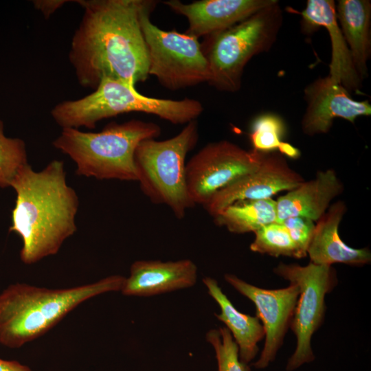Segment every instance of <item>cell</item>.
Segmentation results:
<instances>
[{
    "label": "cell",
    "instance_id": "cell-26",
    "mask_svg": "<svg viewBox=\"0 0 371 371\" xmlns=\"http://www.w3.org/2000/svg\"><path fill=\"white\" fill-rule=\"evenodd\" d=\"M312 220L304 216H292L282 223L297 247L307 256V249L313 236L315 225Z\"/></svg>",
    "mask_w": 371,
    "mask_h": 371
},
{
    "label": "cell",
    "instance_id": "cell-4",
    "mask_svg": "<svg viewBox=\"0 0 371 371\" xmlns=\"http://www.w3.org/2000/svg\"><path fill=\"white\" fill-rule=\"evenodd\" d=\"M160 133L157 124L133 119L111 122L97 133L63 128L53 145L76 163L78 175L137 181L135 150L141 142L155 139Z\"/></svg>",
    "mask_w": 371,
    "mask_h": 371
},
{
    "label": "cell",
    "instance_id": "cell-16",
    "mask_svg": "<svg viewBox=\"0 0 371 371\" xmlns=\"http://www.w3.org/2000/svg\"><path fill=\"white\" fill-rule=\"evenodd\" d=\"M300 14L304 28L313 30L324 27L329 34L332 56L328 76L348 91L358 89L361 78L339 25L334 1L308 0Z\"/></svg>",
    "mask_w": 371,
    "mask_h": 371
},
{
    "label": "cell",
    "instance_id": "cell-20",
    "mask_svg": "<svg viewBox=\"0 0 371 371\" xmlns=\"http://www.w3.org/2000/svg\"><path fill=\"white\" fill-rule=\"evenodd\" d=\"M336 14L355 67L362 79L367 74L370 54L371 3L368 0H339Z\"/></svg>",
    "mask_w": 371,
    "mask_h": 371
},
{
    "label": "cell",
    "instance_id": "cell-17",
    "mask_svg": "<svg viewBox=\"0 0 371 371\" xmlns=\"http://www.w3.org/2000/svg\"><path fill=\"white\" fill-rule=\"evenodd\" d=\"M346 211L345 203L339 201L329 206L317 221L307 249L311 262L328 266L335 263L363 266L370 262L371 253L368 248L350 247L339 235V225Z\"/></svg>",
    "mask_w": 371,
    "mask_h": 371
},
{
    "label": "cell",
    "instance_id": "cell-21",
    "mask_svg": "<svg viewBox=\"0 0 371 371\" xmlns=\"http://www.w3.org/2000/svg\"><path fill=\"white\" fill-rule=\"evenodd\" d=\"M218 226L230 232H255L262 227L276 223V202L271 198L236 202L213 216Z\"/></svg>",
    "mask_w": 371,
    "mask_h": 371
},
{
    "label": "cell",
    "instance_id": "cell-12",
    "mask_svg": "<svg viewBox=\"0 0 371 371\" xmlns=\"http://www.w3.org/2000/svg\"><path fill=\"white\" fill-rule=\"evenodd\" d=\"M304 181L282 155L268 152L257 168L218 191L203 207L214 216L236 202L269 199L278 192L289 191Z\"/></svg>",
    "mask_w": 371,
    "mask_h": 371
},
{
    "label": "cell",
    "instance_id": "cell-5",
    "mask_svg": "<svg viewBox=\"0 0 371 371\" xmlns=\"http://www.w3.org/2000/svg\"><path fill=\"white\" fill-rule=\"evenodd\" d=\"M203 111L199 100L151 98L139 93L131 82L106 78L91 93L58 103L51 115L62 128L91 129L102 120L132 112L155 115L173 124H186L196 120Z\"/></svg>",
    "mask_w": 371,
    "mask_h": 371
},
{
    "label": "cell",
    "instance_id": "cell-23",
    "mask_svg": "<svg viewBox=\"0 0 371 371\" xmlns=\"http://www.w3.org/2000/svg\"><path fill=\"white\" fill-rule=\"evenodd\" d=\"M27 164L25 142L6 137L0 120V188L10 187L19 170Z\"/></svg>",
    "mask_w": 371,
    "mask_h": 371
},
{
    "label": "cell",
    "instance_id": "cell-24",
    "mask_svg": "<svg viewBox=\"0 0 371 371\" xmlns=\"http://www.w3.org/2000/svg\"><path fill=\"white\" fill-rule=\"evenodd\" d=\"M284 123L279 116L273 113L259 115L253 122L249 134L253 149L266 153L278 150L284 142Z\"/></svg>",
    "mask_w": 371,
    "mask_h": 371
},
{
    "label": "cell",
    "instance_id": "cell-13",
    "mask_svg": "<svg viewBox=\"0 0 371 371\" xmlns=\"http://www.w3.org/2000/svg\"><path fill=\"white\" fill-rule=\"evenodd\" d=\"M304 95L307 107L302 128L308 135L328 132L336 117L353 123L357 117L371 114V106L368 100H353L343 86L328 76L308 85Z\"/></svg>",
    "mask_w": 371,
    "mask_h": 371
},
{
    "label": "cell",
    "instance_id": "cell-15",
    "mask_svg": "<svg viewBox=\"0 0 371 371\" xmlns=\"http://www.w3.org/2000/svg\"><path fill=\"white\" fill-rule=\"evenodd\" d=\"M197 271L190 259L137 260L131 265L120 291L126 296L150 297L189 288L196 282Z\"/></svg>",
    "mask_w": 371,
    "mask_h": 371
},
{
    "label": "cell",
    "instance_id": "cell-27",
    "mask_svg": "<svg viewBox=\"0 0 371 371\" xmlns=\"http://www.w3.org/2000/svg\"><path fill=\"white\" fill-rule=\"evenodd\" d=\"M68 1L65 0H36L33 1V5L47 19Z\"/></svg>",
    "mask_w": 371,
    "mask_h": 371
},
{
    "label": "cell",
    "instance_id": "cell-7",
    "mask_svg": "<svg viewBox=\"0 0 371 371\" xmlns=\"http://www.w3.org/2000/svg\"><path fill=\"white\" fill-rule=\"evenodd\" d=\"M278 1L214 35L206 37L202 49L210 68L207 82L223 91L241 86L243 69L256 54L267 51L281 26Z\"/></svg>",
    "mask_w": 371,
    "mask_h": 371
},
{
    "label": "cell",
    "instance_id": "cell-3",
    "mask_svg": "<svg viewBox=\"0 0 371 371\" xmlns=\"http://www.w3.org/2000/svg\"><path fill=\"white\" fill-rule=\"evenodd\" d=\"M125 277L111 275L96 282L64 289L26 283L8 285L0 293V344L19 348L47 333L85 301L120 291Z\"/></svg>",
    "mask_w": 371,
    "mask_h": 371
},
{
    "label": "cell",
    "instance_id": "cell-1",
    "mask_svg": "<svg viewBox=\"0 0 371 371\" xmlns=\"http://www.w3.org/2000/svg\"><path fill=\"white\" fill-rule=\"evenodd\" d=\"M83 14L69 60L79 85L93 90L104 79L135 85L149 76L140 16L146 0H80Z\"/></svg>",
    "mask_w": 371,
    "mask_h": 371
},
{
    "label": "cell",
    "instance_id": "cell-10",
    "mask_svg": "<svg viewBox=\"0 0 371 371\" xmlns=\"http://www.w3.org/2000/svg\"><path fill=\"white\" fill-rule=\"evenodd\" d=\"M266 154L245 150L227 140L207 144L186 162V179L191 201L194 205L205 206L218 191L257 168Z\"/></svg>",
    "mask_w": 371,
    "mask_h": 371
},
{
    "label": "cell",
    "instance_id": "cell-9",
    "mask_svg": "<svg viewBox=\"0 0 371 371\" xmlns=\"http://www.w3.org/2000/svg\"><path fill=\"white\" fill-rule=\"evenodd\" d=\"M273 271L300 289L290 325L296 337V347L286 366V371H293L315 360L311 338L324 322L325 296L335 287L337 278L332 266L311 262L306 266L280 262Z\"/></svg>",
    "mask_w": 371,
    "mask_h": 371
},
{
    "label": "cell",
    "instance_id": "cell-19",
    "mask_svg": "<svg viewBox=\"0 0 371 371\" xmlns=\"http://www.w3.org/2000/svg\"><path fill=\"white\" fill-rule=\"evenodd\" d=\"M203 282L208 294L220 307V313H216L215 316L225 324L238 345L240 361L248 366L258 352V342L265 338V333L261 322L256 316L238 311L215 279L205 277Z\"/></svg>",
    "mask_w": 371,
    "mask_h": 371
},
{
    "label": "cell",
    "instance_id": "cell-25",
    "mask_svg": "<svg viewBox=\"0 0 371 371\" xmlns=\"http://www.w3.org/2000/svg\"><path fill=\"white\" fill-rule=\"evenodd\" d=\"M206 340L213 347L217 361V371H250L239 360L238 347L226 327L210 330Z\"/></svg>",
    "mask_w": 371,
    "mask_h": 371
},
{
    "label": "cell",
    "instance_id": "cell-18",
    "mask_svg": "<svg viewBox=\"0 0 371 371\" xmlns=\"http://www.w3.org/2000/svg\"><path fill=\"white\" fill-rule=\"evenodd\" d=\"M344 190L335 171L328 169L317 173L314 179L304 181L276 201V223L287 218L304 216L317 221L330 203Z\"/></svg>",
    "mask_w": 371,
    "mask_h": 371
},
{
    "label": "cell",
    "instance_id": "cell-6",
    "mask_svg": "<svg viewBox=\"0 0 371 371\" xmlns=\"http://www.w3.org/2000/svg\"><path fill=\"white\" fill-rule=\"evenodd\" d=\"M198 139V124L193 120L171 138L143 140L134 155L142 192L152 203L168 207L179 219L194 206L187 188L186 159Z\"/></svg>",
    "mask_w": 371,
    "mask_h": 371
},
{
    "label": "cell",
    "instance_id": "cell-29",
    "mask_svg": "<svg viewBox=\"0 0 371 371\" xmlns=\"http://www.w3.org/2000/svg\"><path fill=\"white\" fill-rule=\"evenodd\" d=\"M278 150L283 156H286L293 159L298 158L300 155V152L297 148L284 142L282 143Z\"/></svg>",
    "mask_w": 371,
    "mask_h": 371
},
{
    "label": "cell",
    "instance_id": "cell-22",
    "mask_svg": "<svg viewBox=\"0 0 371 371\" xmlns=\"http://www.w3.org/2000/svg\"><path fill=\"white\" fill-rule=\"evenodd\" d=\"M255 239L250 245L254 252L271 256L303 258L306 256L294 243L282 223H273L254 232Z\"/></svg>",
    "mask_w": 371,
    "mask_h": 371
},
{
    "label": "cell",
    "instance_id": "cell-14",
    "mask_svg": "<svg viewBox=\"0 0 371 371\" xmlns=\"http://www.w3.org/2000/svg\"><path fill=\"white\" fill-rule=\"evenodd\" d=\"M276 0H201L183 3L179 0L164 1L174 12L186 17L185 33L197 38H205L240 23Z\"/></svg>",
    "mask_w": 371,
    "mask_h": 371
},
{
    "label": "cell",
    "instance_id": "cell-28",
    "mask_svg": "<svg viewBox=\"0 0 371 371\" xmlns=\"http://www.w3.org/2000/svg\"><path fill=\"white\" fill-rule=\"evenodd\" d=\"M0 371H32V370L18 361L0 358Z\"/></svg>",
    "mask_w": 371,
    "mask_h": 371
},
{
    "label": "cell",
    "instance_id": "cell-8",
    "mask_svg": "<svg viewBox=\"0 0 371 371\" xmlns=\"http://www.w3.org/2000/svg\"><path fill=\"white\" fill-rule=\"evenodd\" d=\"M157 1L146 0L140 23L146 43L148 74L164 87L176 91L208 82L210 68L199 38L154 25L150 16Z\"/></svg>",
    "mask_w": 371,
    "mask_h": 371
},
{
    "label": "cell",
    "instance_id": "cell-2",
    "mask_svg": "<svg viewBox=\"0 0 371 371\" xmlns=\"http://www.w3.org/2000/svg\"><path fill=\"white\" fill-rule=\"evenodd\" d=\"M10 187L16 192L9 231L22 240L20 259L32 265L56 254L77 230L79 201L67 185L64 162L53 160L41 171L21 168Z\"/></svg>",
    "mask_w": 371,
    "mask_h": 371
},
{
    "label": "cell",
    "instance_id": "cell-11",
    "mask_svg": "<svg viewBox=\"0 0 371 371\" xmlns=\"http://www.w3.org/2000/svg\"><path fill=\"white\" fill-rule=\"evenodd\" d=\"M224 278L256 306V317L263 326L265 335L263 349L253 366L256 369H265L275 360L283 344L294 314L300 289L295 284L290 283L283 289H266L252 285L234 274L226 273Z\"/></svg>",
    "mask_w": 371,
    "mask_h": 371
}]
</instances>
